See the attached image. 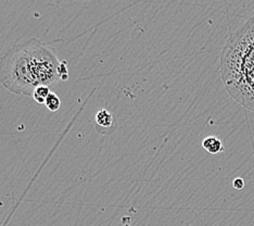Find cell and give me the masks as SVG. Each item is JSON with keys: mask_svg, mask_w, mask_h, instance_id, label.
Returning a JSON list of instances; mask_svg holds the SVG:
<instances>
[{"mask_svg": "<svg viewBox=\"0 0 254 226\" xmlns=\"http://www.w3.org/2000/svg\"><path fill=\"white\" fill-rule=\"evenodd\" d=\"M45 106L47 107L49 111L56 112L61 108V99L59 98V96L56 94V92L51 91L47 99H46Z\"/></svg>", "mask_w": 254, "mask_h": 226, "instance_id": "6", "label": "cell"}, {"mask_svg": "<svg viewBox=\"0 0 254 226\" xmlns=\"http://www.w3.org/2000/svg\"><path fill=\"white\" fill-rule=\"evenodd\" d=\"M59 73H60V77L62 80H66L68 78V73H67V68H66L65 61L61 62L60 68H59Z\"/></svg>", "mask_w": 254, "mask_h": 226, "instance_id": "7", "label": "cell"}, {"mask_svg": "<svg viewBox=\"0 0 254 226\" xmlns=\"http://www.w3.org/2000/svg\"><path fill=\"white\" fill-rule=\"evenodd\" d=\"M233 185H234V188H236L237 190H241L242 188L245 187V182H244V179H242V178H236L234 183H233Z\"/></svg>", "mask_w": 254, "mask_h": 226, "instance_id": "8", "label": "cell"}, {"mask_svg": "<svg viewBox=\"0 0 254 226\" xmlns=\"http://www.w3.org/2000/svg\"><path fill=\"white\" fill-rule=\"evenodd\" d=\"M50 88L48 86H38L33 92V99L39 104H45L46 99L50 95Z\"/></svg>", "mask_w": 254, "mask_h": 226, "instance_id": "5", "label": "cell"}, {"mask_svg": "<svg viewBox=\"0 0 254 226\" xmlns=\"http://www.w3.org/2000/svg\"><path fill=\"white\" fill-rule=\"evenodd\" d=\"M113 123V115L108 110L101 109L96 114V124L101 127H110Z\"/></svg>", "mask_w": 254, "mask_h": 226, "instance_id": "4", "label": "cell"}, {"mask_svg": "<svg viewBox=\"0 0 254 226\" xmlns=\"http://www.w3.org/2000/svg\"><path fill=\"white\" fill-rule=\"evenodd\" d=\"M202 147L211 154H217L224 151V145L222 139L216 136L205 137L202 142Z\"/></svg>", "mask_w": 254, "mask_h": 226, "instance_id": "3", "label": "cell"}, {"mask_svg": "<svg viewBox=\"0 0 254 226\" xmlns=\"http://www.w3.org/2000/svg\"><path fill=\"white\" fill-rule=\"evenodd\" d=\"M219 73L230 97L254 112V12L229 35L221 55Z\"/></svg>", "mask_w": 254, "mask_h": 226, "instance_id": "2", "label": "cell"}, {"mask_svg": "<svg viewBox=\"0 0 254 226\" xmlns=\"http://www.w3.org/2000/svg\"><path fill=\"white\" fill-rule=\"evenodd\" d=\"M60 65L54 49L31 38L4 52L0 59V83L14 95L33 97L38 86L59 82Z\"/></svg>", "mask_w": 254, "mask_h": 226, "instance_id": "1", "label": "cell"}]
</instances>
